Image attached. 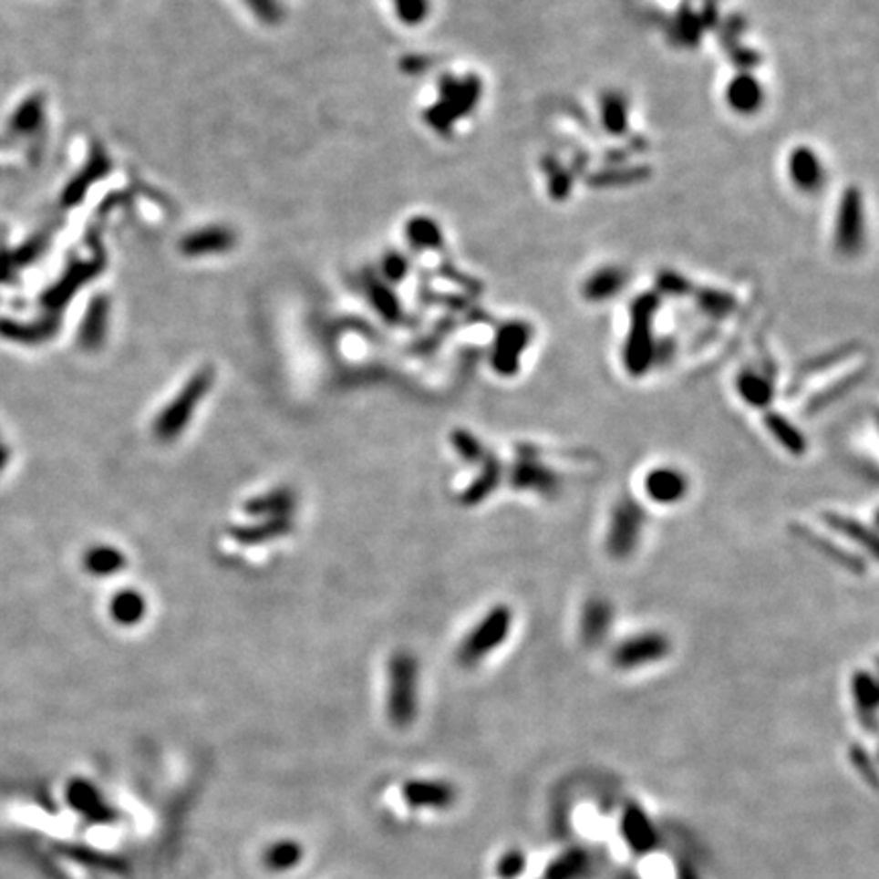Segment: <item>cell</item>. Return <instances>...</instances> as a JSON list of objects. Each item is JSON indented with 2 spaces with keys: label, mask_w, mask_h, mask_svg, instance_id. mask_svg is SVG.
<instances>
[{
  "label": "cell",
  "mask_w": 879,
  "mask_h": 879,
  "mask_svg": "<svg viewBox=\"0 0 879 879\" xmlns=\"http://www.w3.org/2000/svg\"><path fill=\"white\" fill-rule=\"evenodd\" d=\"M647 513L644 505L631 495H623L613 503L609 523L605 532V552L615 562L636 556L644 540Z\"/></svg>",
  "instance_id": "obj_1"
},
{
  "label": "cell",
  "mask_w": 879,
  "mask_h": 879,
  "mask_svg": "<svg viewBox=\"0 0 879 879\" xmlns=\"http://www.w3.org/2000/svg\"><path fill=\"white\" fill-rule=\"evenodd\" d=\"M515 613L507 603H499L482 615L477 626H474L459 647V662L467 667L485 662L489 656H493L501 646L507 644L509 636L513 631Z\"/></svg>",
  "instance_id": "obj_2"
},
{
  "label": "cell",
  "mask_w": 879,
  "mask_h": 879,
  "mask_svg": "<svg viewBox=\"0 0 879 879\" xmlns=\"http://www.w3.org/2000/svg\"><path fill=\"white\" fill-rule=\"evenodd\" d=\"M212 383L214 373L210 368H204L181 387V391L167 403L153 421V434L160 442H173L175 438L186 432L193 413H196L202 399L206 398Z\"/></svg>",
  "instance_id": "obj_3"
},
{
  "label": "cell",
  "mask_w": 879,
  "mask_h": 879,
  "mask_svg": "<svg viewBox=\"0 0 879 879\" xmlns=\"http://www.w3.org/2000/svg\"><path fill=\"white\" fill-rule=\"evenodd\" d=\"M418 674L419 664L413 654L398 652L389 659L387 708H389V717L395 725H409L418 713Z\"/></svg>",
  "instance_id": "obj_4"
},
{
  "label": "cell",
  "mask_w": 879,
  "mask_h": 879,
  "mask_svg": "<svg viewBox=\"0 0 879 879\" xmlns=\"http://www.w3.org/2000/svg\"><path fill=\"white\" fill-rule=\"evenodd\" d=\"M672 639L664 631H639L621 639L611 649V666L619 672H636L646 666L664 662L672 654Z\"/></svg>",
  "instance_id": "obj_5"
},
{
  "label": "cell",
  "mask_w": 879,
  "mask_h": 879,
  "mask_svg": "<svg viewBox=\"0 0 879 879\" xmlns=\"http://www.w3.org/2000/svg\"><path fill=\"white\" fill-rule=\"evenodd\" d=\"M509 485L517 493H532L543 499H553L562 493L564 479L562 474L552 469L542 456L533 454L525 444L520 446L515 462L509 467Z\"/></svg>",
  "instance_id": "obj_6"
},
{
  "label": "cell",
  "mask_w": 879,
  "mask_h": 879,
  "mask_svg": "<svg viewBox=\"0 0 879 879\" xmlns=\"http://www.w3.org/2000/svg\"><path fill=\"white\" fill-rule=\"evenodd\" d=\"M654 307L652 305H633L631 328L627 334L626 348H623V365L631 377H644L652 368L656 360V342H654Z\"/></svg>",
  "instance_id": "obj_7"
},
{
  "label": "cell",
  "mask_w": 879,
  "mask_h": 879,
  "mask_svg": "<svg viewBox=\"0 0 879 879\" xmlns=\"http://www.w3.org/2000/svg\"><path fill=\"white\" fill-rule=\"evenodd\" d=\"M532 328L523 322H509L499 330L495 336L493 353H491V367L499 377H515L522 368V357L530 346Z\"/></svg>",
  "instance_id": "obj_8"
},
{
  "label": "cell",
  "mask_w": 879,
  "mask_h": 879,
  "mask_svg": "<svg viewBox=\"0 0 879 879\" xmlns=\"http://www.w3.org/2000/svg\"><path fill=\"white\" fill-rule=\"evenodd\" d=\"M786 175L790 186L796 191L812 196V193H819L824 188L826 165L816 149L811 145H796L788 153Z\"/></svg>",
  "instance_id": "obj_9"
},
{
  "label": "cell",
  "mask_w": 879,
  "mask_h": 879,
  "mask_svg": "<svg viewBox=\"0 0 879 879\" xmlns=\"http://www.w3.org/2000/svg\"><path fill=\"white\" fill-rule=\"evenodd\" d=\"M644 493L656 505H680L690 493L688 474L672 464H657L644 477Z\"/></svg>",
  "instance_id": "obj_10"
},
{
  "label": "cell",
  "mask_w": 879,
  "mask_h": 879,
  "mask_svg": "<svg viewBox=\"0 0 879 879\" xmlns=\"http://www.w3.org/2000/svg\"><path fill=\"white\" fill-rule=\"evenodd\" d=\"M725 104L737 117H753L766 104V88L750 72L735 74L725 86Z\"/></svg>",
  "instance_id": "obj_11"
},
{
  "label": "cell",
  "mask_w": 879,
  "mask_h": 879,
  "mask_svg": "<svg viewBox=\"0 0 879 879\" xmlns=\"http://www.w3.org/2000/svg\"><path fill=\"white\" fill-rule=\"evenodd\" d=\"M615 623V609L609 599L591 596L586 599L578 615V636L588 647L601 646L609 637Z\"/></svg>",
  "instance_id": "obj_12"
},
{
  "label": "cell",
  "mask_w": 879,
  "mask_h": 879,
  "mask_svg": "<svg viewBox=\"0 0 879 879\" xmlns=\"http://www.w3.org/2000/svg\"><path fill=\"white\" fill-rule=\"evenodd\" d=\"M623 841L636 855H646L657 845V831L647 812L639 804H627L621 816Z\"/></svg>",
  "instance_id": "obj_13"
},
{
  "label": "cell",
  "mask_w": 879,
  "mask_h": 879,
  "mask_svg": "<svg viewBox=\"0 0 879 879\" xmlns=\"http://www.w3.org/2000/svg\"><path fill=\"white\" fill-rule=\"evenodd\" d=\"M735 389L745 406L753 409H770L771 401L776 398V385L773 377L766 368L745 367L735 379Z\"/></svg>",
  "instance_id": "obj_14"
},
{
  "label": "cell",
  "mask_w": 879,
  "mask_h": 879,
  "mask_svg": "<svg viewBox=\"0 0 879 879\" xmlns=\"http://www.w3.org/2000/svg\"><path fill=\"white\" fill-rule=\"evenodd\" d=\"M851 697L853 707L859 717V723L869 731L877 729V708H879V684L875 676L869 670H855L851 676Z\"/></svg>",
  "instance_id": "obj_15"
},
{
  "label": "cell",
  "mask_w": 879,
  "mask_h": 879,
  "mask_svg": "<svg viewBox=\"0 0 879 879\" xmlns=\"http://www.w3.org/2000/svg\"><path fill=\"white\" fill-rule=\"evenodd\" d=\"M821 520L829 530L841 535L843 540H849L853 546L863 550L869 558L877 556V535L872 527H867L863 522L839 512H822Z\"/></svg>",
  "instance_id": "obj_16"
},
{
  "label": "cell",
  "mask_w": 879,
  "mask_h": 879,
  "mask_svg": "<svg viewBox=\"0 0 879 879\" xmlns=\"http://www.w3.org/2000/svg\"><path fill=\"white\" fill-rule=\"evenodd\" d=\"M792 533L796 538L802 540L808 548L821 552L824 558H829L832 562V564L845 568L847 573H853V574H865V560H861L859 556H855V553L845 552L839 543L822 538L821 533L812 532L811 527H806L802 523H794Z\"/></svg>",
  "instance_id": "obj_17"
},
{
  "label": "cell",
  "mask_w": 879,
  "mask_h": 879,
  "mask_svg": "<svg viewBox=\"0 0 879 879\" xmlns=\"http://www.w3.org/2000/svg\"><path fill=\"white\" fill-rule=\"evenodd\" d=\"M505 481V469L503 462H501L497 456L491 452L487 456V460L481 464V472L471 481V485L464 489V493L460 495V501L464 507H477L482 501H487L495 491L501 487V482Z\"/></svg>",
  "instance_id": "obj_18"
},
{
  "label": "cell",
  "mask_w": 879,
  "mask_h": 879,
  "mask_svg": "<svg viewBox=\"0 0 879 879\" xmlns=\"http://www.w3.org/2000/svg\"><path fill=\"white\" fill-rule=\"evenodd\" d=\"M763 428L768 429L770 436L776 440V444L780 448H784L788 454L796 456V459H800V456H804L808 452L806 434L794 424L792 419L786 418L784 413L768 409L766 416H763Z\"/></svg>",
  "instance_id": "obj_19"
},
{
  "label": "cell",
  "mask_w": 879,
  "mask_h": 879,
  "mask_svg": "<svg viewBox=\"0 0 879 879\" xmlns=\"http://www.w3.org/2000/svg\"><path fill=\"white\" fill-rule=\"evenodd\" d=\"M861 233H863V220H861V204L857 193H845L841 204V214L837 222V244L841 251L851 253L859 247Z\"/></svg>",
  "instance_id": "obj_20"
},
{
  "label": "cell",
  "mask_w": 879,
  "mask_h": 879,
  "mask_svg": "<svg viewBox=\"0 0 879 879\" xmlns=\"http://www.w3.org/2000/svg\"><path fill=\"white\" fill-rule=\"evenodd\" d=\"M289 532H292V520H289V515H285V517H269V520H261L257 523L234 527L231 533L234 542L243 543V546H259V543L279 540L281 535H285Z\"/></svg>",
  "instance_id": "obj_21"
},
{
  "label": "cell",
  "mask_w": 879,
  "mask_h": 879,
  "mask_svg": "<svg viewBox=\"0 0 879 879\" xmlns=\"http://www.w3.org/2000/svg\"><path fill=\"white\" fill-rule=\"evenodd\" d=\"M295 507V495L289 489H275L265 495H257L243 505V512L254 520L285 517Z\"/></svg>",
  "instance_id": "obj_22"
},
{
  "label": "cell",
  "mask_w": 879,
  "mask_h": 879,
  "mask_svg": "<svg viewBox=\"0 0 879 879\" xmlns=\"http://www.w3.org/2000/svg\"><path fill=\"white\" fill-rule=\"evenodd\" d=\"M109 611L114 623H119L122 627H135L145 619L147 601L135 588H125V591H119L112 596Z\"/></svg>",
  "instance_id": "obj_23"
},
{
  "label": "cell",
  "mask_w": 879,
  "mask_h": 879,
  "mask_svg": "<svg viewBox=\"0 0 879 879\" xmlns=\"http://www.w3.org/2000/svg\"><path fill=\"white\" fill-rule=\"evenodd\" d=\"M109 330V302L104 297L94 300L88 307V314L80 328V345L86 350H96L102 346Z\"/></svg>",
  "instance_id": "obj_24"
},
{
  "label": "cell",
  "mask_w": 879,
  "mask_h": 879,
  "mask_svg": "<svg viewBox=\"0 0 879 879\" xmlns=\"http://www.w3.org/2000/svg\"><path fill=\"white\" fill-rule=\"evenodd\" d=\"M127 566V558L119 548L107 546V543H100V546H92L90 550H86L84 553V568L88 574L92 576H114L122 573V568Z\"/></svg>",
  "instance_id": "obj_25"
},
{
  "label": "cell",
  "mask_w": 879,
  "mask_h": 879,
  "mask_svg": "<svg viewBox=\"0 0 879 879\" xmlns=\"http://www.w3.org/2000/svg\"><path fill=\"white\" fill-rule=\"evenodd\" d=\"M234 243V236L226 228H206V231L193 233L190 234L186 241H183L181 249L186 254H210V253H222L226 249H231Z\"/></svg>",
  "instance_id": "obj_26"
},
{
  "label": "cell",
  "mask_w": 879,
  "mask_h": 879,
  "mask_svg": "<svg viewBox=\"0 0 879 879\" xmlns=\"http://www.w3.org/2000/svg\"><path fill=\"white\" fill-rule=\"evenodd\" d=\"M588 863L586 851L573 847L550 861V865L543 872V879H576L584 874Z\"/></svg>",
  "instance_id": "obj_27"
},
{
  "label": "cell",
  "mask_w": 879,
  "mask_h": 879,
  "mask_svg": "<svg viewBox=\"0 0 879 879\" xmlns=\"http://www.w3.org/2000/svg\"><path fill=\"white\" fill-rule=\"evenodd\" d=\"M450 444L464 462L474 464V467H481V464L487 460V456L491 454V450H487V446L481 442V438L477 434H472L471 429H464V428L452 429Z\"/></svg>",
  "instance_id": "obj_28"
},
{
  "label": "cell",
  "mask_w": 879,
  "mask_h": 879,
  "mask_svg": "<svg viewBox=\"0 0 879 879\" xmlns=\"http://www.w3.org/2000/svg\"><path fill=\"white\" fill-rule=\"evenodd\" d=\"M623 279L619 271L615 269H601L595 274L584 285V297L591 302H606L617 295L623 287Z\"/></svg>",
  "instance_id": "obj_29"
},
{
  "label": "cell",
  "mask_w": 879,
  "mask_h": 879,
  "mask_svg": "<svg viewBox=\"0 0 879 879\" xmlns=\"http://www.w3.org/2000/svg\"><path fill=\"white\" fill-rule=\"evenodd\" d=\"M408 234L416 249H434L442 243V231L428 218L413 220L408 228Z\"/></svg>",
  "instance_id": "obj_30"
},
{
  "label": "cell",
  "mask_w": 879,
  "mask_h": 879,
  "mask_svg": "<svg viewBox=\"0 0 879 879\" xmlns=\"http://www.w3.org/2000/svg\"><path fill=\"white\" fill-rule=\"evenodd\" d=\"M609 100H605L603 104V122L605 127L609 129V133L621 135L627 127V107L626 102L621 100V96H606Z\"/></svg>",
  "instance_id": "obj_31"
},
{
  "label": "cell",
  "mask_w": 879,
  "mask_h": 879,
  "mask_svg": "<svg viewBox=\"0 0 879 879\" xmlns=\"http://www.w3.org/2000/svg\"><path fill=\"white\" fill-rule=\"evenodd\" d=\"M409 794L418 798L419 804L428 806H446L452 800V790L446 784H413Z\"/></svg>",
  "instance_id": "obj_32"
},
{
  "label": "cell",
  "mask_w": 879,
  "mask_h": 879,
  "mask_svg": "<svg viewBox=\"0 0 879 879\" xmlns=\"http://www.w3.org/2000/svg\"><path fill=\"white\" fill-rule=\"evenodd\" d=\"M395 11H398L401 23L419 25L421 21H426L429 3L428 0H395Z\"/></svg>",
  "instance_id": "obj_33"
},
{
  "label": "cell",
  "mask_w": 879,
  "mask_h": 879,
  "mask_svg": "<svg viewBox=\"0 0 879 879\" xmlns=\"http://www.w3.org/2000/svg\"><path fill=\"white\" fill-rule=\"evenodd\" d=\"M525 865H527L525 853L520 851V849H512V851H507L505 855L499 859V863H497V875H499L501 879H515V877H520V875L525 872Z\"/></svg>",
  "instance_id": "obj_34"
},
{
  "label": "cell",
  "mask_w": 879,
  "mask_h": 879,
  "mask_svg": "<svg viewBox=\"0 0 879 879\" xmlns=\"http://www.w3.org/2000/svg\"><path fill=\"white\" fill-rule=\"evenodd\" d=\"M849 758H851L853 766H855V770L869 781V786H875V784H877V781H875V780H877V771H875V766H874L872 758H869L867 751H865V747L853 745L851 751H849Z\"/></svg>",
  "instance_id": "obj_35"
},
{
  "label": "cell",
  "mask_w": 879,
  "mask_h": 879,
  "mask_svg": "<svg viewBox=\"0 0 879 879\" xmlns=\"http://www.w3.org/2000/svg\"><path fill=\"white\" fill-rule=\"evenodd\" d=\"M251 11L265 23H277L281 16V8L275 0H244Z\"/></svg>",
  "instance_id": "obj_36"
},
{
  "label": "cell",
  "mask_w": 879,
  "mask_h": 879,
  "mask_svg": "<svg viewBox=\"0 0 879 879\" xmlns=\"http://www.w3.org/2000/svg\"><path fill=\"white\" fill-rule=\"evenodd\" d=\"M8 460H11V450H8V448L3 442H0V472L6 469Z\"/></svg>",
  "instance_id": "obj_37"
}]
</instances>
